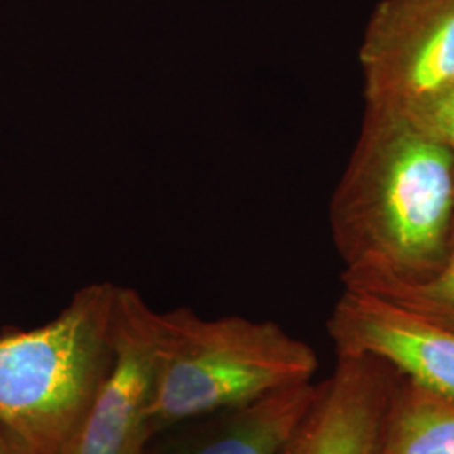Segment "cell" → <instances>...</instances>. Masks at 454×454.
<instances>
[{"label": "cell", "mask_w": 454, "mask_h": 454, "mask_svg": "<svg viewBox=\"0 0 454 454\" xmlns=\"http://www.w3.org/2000/svg\"><path fill=\"white\" fill-rule=\"evenodd\" d=\"M328 221L343 288L429 279L453 246V148L404 112L365 106Z\"/></svg>", "instance_id": "obj_1"}, {"label": "cell", "mask_w": 454, "mask_h": 454, "mask_svg": "<svg viewBox=\"0 0 454 454\" xmlns=\"http://www.w3.org/2000/svg\"><path fill=\"white\" fill-rule=\"evenodd\" d=\"M317 369L318 357L309 343L275 322L209 320L185 307L157 313L152 434L311 382Z\"/></svg>", "instance_id": "obj_2"}, {"label": "cell", "mask_w": 454, "mask_h": 454, "mask_svg": "<svg viewBox=\"0 0 454 454\" xmlns=\"http://www.w3.org/2000/svg\"><path fill=\"white\" fill-rule=\"evenodd\" d=\"M114 293L88 285L49 324L0 333V426L35 454H63L112 365Z\"/></svg>", "instance_id": "obj_3"}, {"label": "cell", "mask_w": 454, "mask_h": 454, "mask_svg": "<svg viewBox=\"0 0 454 454\" xmlns=\"http://www.w3.org/2000/svg\"><path fill=\"white\" fill-rule=\"evenodd\" d=\"M365 106L411 110L454 82V0H380L358 48Z\"/></svg>", "instance_id": "obj_4"}, {"label": "cell", "mask_w": 454, "mask_h": 454, "mask_svg": "<svg viewBox=\"0 0 454 454\" xmlns=\"http://www.w3.org/2000/svg\"><path fill=\"white\" fill-rule=\"evenodd\" d=\"M157 313L140 293L116 286L112 365L63 454H145L153 436Z\"/></svg>", "instance_id": "obj_5"}, {"label": "cell", "mask_w": 454, "mask_h": 454, "mask_svg": "<svg viewBox=\"0 0 454 454\" xmlns=\"http://www.w3.org/2000/svg\"><path fill=\"white\" fill-rule=\"evenodd\" d=\"M337 357L371 356L454 397V332L372 294L343 288L326 322Z\"/></svg>", "instance_id": "obj_6"}, {"label": "cell", "mask_w": 454, "mask_h": 454, "mask_svg": "<svg viewBox=\"0 0 454 454\" xmlns=\"http://www.w3.org/2000/svg\"><path fill=\"white\" fill-rule=\"evenodd\" d=\"M399 372L371 356L337 357L278 454H377Z\"/></svg>", "instance_id": "obj_7"}, {"label": "cell", "mask_w": 454, "mask_h": 454, "mask_svg": "<svg viewBox=\"0 0 454 454\" xmlns=\"http://www.w3.org/2000/svg\"><path fill=\"white\" fill-rule=\"evenodd\" d=\"M317 384L271 392L226 412L184 454H278L309 406Z\"/></svg>", "instance_id": "obj_8"}, {"label": "cell", "mask_w": 454, "mask_h": 454, "mask_svg": "<svg viewBox=\"0 0 454 454\" xmlns=\"http://www.w3.org/2000/svg\"><path fill=\"white\" fill-rule=\"evenodd\" d=\"M377 454H454V397L399 373Z\"/></svg>", "instance_id": "obj_9"}, {"label": "cell", "mask_w": 454, "mask_h": 454, "mask_svg": "<svg viewBox=\"0 0 454 454\" xmlns=\"http://www.w3.org/2000/svg\"><path fill=\"white\" fill-rule=\"evenodd\" d=\"M372 293L394 305L419 315L431 324L454 332V238L451 253L438 273L419 283L377 281L362 288H350Z\"/></svg>", "instance_id": "obj_10"}, {"label": "cell", "mask_w": 454, "mask_h": 454, "mask_svg": "<svg viewBox=\"0 0 454 454\" xmlns=\"http://www.w3.org/2000/svg\"><path fill=\"white\" fill-rule=\"evenodd\" d=\"M404 114L454 152V82Z\"/></svg>", "instance_id": "obj_11"}, {"label": "cell", "mask_w": 454, "mask_h": 454, "mask_svg": "<svg viewBox=\"0 0 454 454\" xmlns=\"http://www.w3.org/2000/svg\"><path fill=\"white\" fill-rule=\"evenodd\" d=\"M0 454H35L33 450L22 441L0 426Z\"/></svg>", "instance_id": "obj_12"}]
</instances>
